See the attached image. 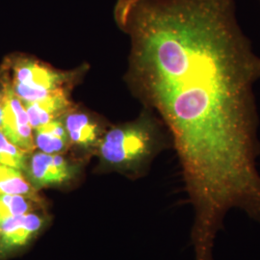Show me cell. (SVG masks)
Here are the masks:
<instances>
[{"label":"cell","instance_id":"12","mask_svg":"<svg viewBox=\"0 0 260 260\" xmlns=\"http://www.w3.org/2000/svg\"><path fill=\"white\" fill-rule=\"evenodd\" d=\"M0 164L25 172L27 165L26 151L14 145L0 130Z\"/></svg>","mask_w":260,"mask_h":260},{"label":"cell","instance_id":"10","mask_svg":"<svg viewBox=\"0 0 260 260\" xmlns=\"http://www.w3.org/2000/svg\"><path fill=\"white\" fill-rule=\"evenodd\" d=\"M0 194L25 196L37 199L33 185L21 171L0 164Z\"/></svg>","mask_w":260,"mask_h":260},{"label":"cell","instance_id":"1","mask_svg":"<svg viewBox=\"0 0 260 260\" xmlns=\"http://www.w3.org/2000/svg\"><path fill=\"white\" fill-rule=\"evenodd\" d=\"M114 14L131 40L134 89L165 121L180 158L197 260H213L230 209L260 223V56L235 0H119Z\"/></svg>","mask_w":260,"mask_h":260},{"label":"cell","instance_id":"7","mask_svg":"<svg viewBox=\"0 0 260 260\" xmlns=\"http://www.w3.org/2000/svg\"><path fill=\"white\" fill-rule=\"evenodd\" d=\"M23 105L27 113L31 127L36 129L43 124L56 120L60 114L66 112L70 106V102L65 90H62L44 100L34 103H23Z\"/></svg>","mask_w":260,"mask_h":260},{"label":"cell","instance_id":"13","mask_svg":"<svg viewBox=\"0 0 260 260\" xmlns=\"http://www.w3.org/2000/svg\"><path fill=\"white\" fill-rule=\"evenodd\" d=\"M2 116H3V96H0V126L2 121Z\"/></svg>","mask_w":260,"mask_h":260},{"label":"cell","instance_id":"2","mask_svg":"<svg viewBox=\"0 0 260 260\" xmlns=\"http://www.w3.org/2000/svg\"><path fill=\"white\" fill-rule=\"evenodd\" d=\"M161 145L154 121L143 116L136 122L110 130L101 142L100 152L111 165L139 166L152 157Z\"/></svg>","mask_w":260,"mask_h":260},{"label":"cell","instance_id":"8","mask_svg":"<svg viewBox=\"0 0 260 260\" xmlns=\"http://www.w3.org/2000/svg\"><path fill=\"white\" fill-rule=\"evenodd\" d=\"M34 130L35 146L41 151L46 153H60L67 149L71 142L66 129L65 123L57 119Z\"/></svg>","mask_w":260,"mask_h":260},{"label":"cell","instance_id":"9","mask_svg":"<svg viewBox=\"0 0 260 260\" xmlns=\"http://www.w3.org/2000/svg\"><path fill=\"white\" fill-rule=\"evenodd\" d=\"M65 126L71 142L81 147H89L95 143L99 127L95 121L82 112L67 114Z\"/></svg>","mask_w":260,"mask_h":260},{"label":"cell","instance_id":"11","mask_svg":"<svg viewBox=\"0 0 260 260\" xmlns=\"http://www.w3.org/2000/svg\"><path fill=\"white\" fill-rule=\"evenodd\" d=\"M33 201L25 196L0 194V225L11 217L31 212Z\"/></svg>","mask_w":260,"mask_h":260},{"label":"cell","instance_id":"5","mask_svg":"<svg viewBox=\"0 0 260 260\" xmlns=\"http://www.w3.org/2000/svg\"><path fill=\"white\" fill-rule=\"evenodd\" d=\"M25 172L32 185L45 187L70 180L75 175V167L58 153L50 154L41 151L31 156Z\"/></svg>","mask_w":260,"mask_h":260},{"label":"cell","instance_id":"4","mask_svg":"<svg viewBox=\"0 0 260 260\" xmlns=\"http://www.w3.org/2000/svg\"><path fill=\"white\" fill-rule=\"evenodd\" d=\"M0 130L19 149L30 152L35 149L32 127L24 105L11 87L3 94V116Z\"/></svg>","mask_w":260,"mask_h":260},{"label":"cell","instance_id":"6","mask_svg":"<svg viewBox=\"0 0 260 260\" xmlns=\"http://www.w3.org/2000/svg\"><path fill=\"white\" fill-rule=\"evenodd\" d=\"M43 215L29 212L7 219L0 225V257L26 246L43 229Z\"/></svg>","mask_w":260,"mask_h":260},{"label":"cell","instance_id":"3","mask_svg":"<svg viewBox=\"0 0 260 260\" xmlns=\"http://www.w3.org/2000/svg\"><path fill=\"white\" fill-rule=\"evenodd\" d=\"M68 75L32 60H20L14 68L13 91L22 103L44 100L62 90Z\"/></svg>","mask_w":260,"mask_h":260}]
</instances>
